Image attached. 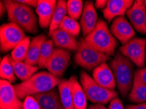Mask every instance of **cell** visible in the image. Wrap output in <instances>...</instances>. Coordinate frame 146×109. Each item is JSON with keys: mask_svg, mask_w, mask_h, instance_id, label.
<instances>
[{"mask_svg": "<svg viewBox=\"0 0 146 109\" xmlns=\"http://www.w3.org/2000/svg\"><path fill=\"white\" fill-rule=\"evenodd\" d=\"M23 109H41V107L37 100L32 95H29L24 99Z\"/></svg>", "mask_w": 146, "mask_h": 109, "instance_id": "obj_30", "label": "cell"}, {"mask_svg": "<svg viewBox=\"0 0 146 109\" xmlns=\"http://www.w3.org/2000/svg\"><path fill=\"white\" fill-rule=\"evenodd\" d=\"M72 90L73 101L76 109H87V95L75 75H73Z\"/></svg>", "mask_w": 146, "mask_h": 109, "instance_id": "obj_22", "label": "cell"}, {"mask_svg": "<svg viewBox=\"0 0 146 109\" xmlns=\"http://www.w3.org/2000/svg\"><path fill=\"white\" fill-rule=\"evenodd\" d=\"M47 40V37L43 34L37 35L31 40L29 49L24 61L25 63L34 66L38 65L41 46Z\"/></svg>", "mask_w": 146, "mask_h": 109, "instance_id": "obj_19", "label": "cell"}, {"mask_svg": "<svg viewBox=\"0 0 146 109\" xmlns=\"http://www.w3.org/2000/svg\"><path fill=\"white\" fill-rule=\"evenodd\" d=\"M127 16L137 32L146 35V7L143 0H136L127 11Z\"/></svg>", "mask_w": 146, "mask_h": 109, "instance_id": "obj_11", "label": "cell"}, {"mask_svg": "<svg viewBox=\"0 0 146 109\" xmlns=\"http://www.w3.org/2000/svg\"><path fill=\"white\" fill-rule=\"evenodd\" d=\"M80 84L87 99L94 104L104 105L118 96L117 92L102 87L85 71L81 72Z\"/></svg>", "mask_w": 146, "mask_h": 109, "instance_id": "obj_6", "label": "cell"}, {"mask_svg": "<svg viewBox=\"0 0 146 109\" xmlns=\"http://www.w3.org/2000/svg\"><path fill=\"white\" fill-rule=\"evenodd\" d=\"M98 21V15L93 3L92 1H87L84 5L80 20V26L83 34L87 36L91 33L96 28Z\"/></svg>", "mask_w": 146, "mask_h": 109, "instance_id": "obj_15", "label": "cell"}, {"mask_svg": "<svg viewBox=\"0 0 146 109\" xmlns=\"http://www.w3.org/2000/svg\"><path fill=\"white\" fill-rule=\"evenodd\" d=\"M59 28L73 35L75 37L79 36L81 30L80 24L76 20L73 19L69 16H66L62 22Z\"/></svg>", "mask_w": 146, "mask_h": 109, "instance_id": "obj_28", "label": "cell"}, {"mask_svg": "<svg viewBox=\"0 0 146 109\" xmlns=\"http://www.w3.org/2000/svg\"><path fill=\"white\" fill-rule=\"evenodd\" d=\"M134 75L140 78L141 81L144 82L145 84H146V67H145L143 68H141V69H137L136 71H135Z\"/></svg>", "mask_w": 146, "mask_h": 109, "instance_id": "obj_32", "label": "cell"}, {"mask_svg": "<svg viewBox=\"0 0 146 109\" xmlns=\"http://www.w3.org/2000/svg\"><path fill=\"white\" fill-rule=\"evenodd\" d=\"M31 43L30 37H26L23 41L15 46L11 52V58L16 61H24Z\"/></svg>", "mask_w": 146, "mask_h": 109, "instance_id": "obj_26", "label": "cell"}, {"mask_svg": "<svg viewBox=\"0 0 146 109\" xmlns=\"http://www.w3.org/2000/svg\"><path fill=\"white\" fill-rule=\"evenodd\" d=\"M144 4H145V5L146 7V0H145V1H144Z\"/></svg>", "mask_w": 146, "mask_h": 109, "instance_id": "obj_38", "label": "cell"}, {"mask_svg": "<svg viewBox=\"0 0 146 109\" xmlns=\"http://www.w3.org/2000/svg\"><path fill=\"white\" fill-rule=\"evenodd\" d=\"M88 109H108L103 105V104H91L88 106Z\"/></svg>", "mask_w": 146, "mask_h": 109, "instance_id": "obj_37", "label": "cell"}, {"mask_svg": "<svg viewBox=\"0 0 146 109\" xmlns=\"http://www.w3.org/2000/svg\"><path fill=\"white\" fill-rule=\"evenodd\" d=\"M110 31L122 45L134 38L135 35L134 29L124 16L117 17L112 21Z\"/></svg>", "mask_w": 146, "mask_h": 109, "instance_id": "obj_12", "label": "cell"}, {"mask_svg": "<svg viewBox=\"0 0 146 109\" xmlns=\"http://www.w3.org/2000/svg\"><path fill=\"white\" fill-rule=\"evenodd\" d=\"M6 12L7 9L5 4H4L3 1H0V15H1V17H3V15L5 14Z\"/></svg>", "mask_w": 146, "mask_h": 109, "instance_id": "obj_36", "label": "cell"}, {"mask_svg": "<svg viewBox=\"0 0 146 109\" xmlns=\"http://www.w3.org/2000/svg\"><path fill=\"white\" fill-rule=\"evenodd\" d=\"M107 3L108 1H106V0H96L95 1L94 7L96 9L104 10L106 7V6H107Z\"/></svg>", "mask_w": 146, "mask_h": 109, "instance_id": "obj_34", "label": "cell"}, {"mask_svg": "<svg viewBox=\"0 0 146 109\" xmlns=\"http://www.w3.org/2000/svg\"><path fill=\"white\" fill-rule=\"evenodd\" d=\"M60 81L50 73L41 71L35 73L27 81L14 86V88L19 99H24L29 95L48 92L58 86Z\"/></svg>", "mask_w": 146, "mask_h": 109, "instance_id": "obj_1", "label": "cell"}, {"mask_svg": "<svg viewBox=\"0 0 146 109\" xmlns=\"http://www.w3.org/2000/svg\"><path fill=\"white\" fill-rule=\"evenodd\" d=\"M119 51L139 69L145 67L146 39L134 37L121 46Z\"/></svg>", "mask_w": 146, "mask_h": 109, "instance_id": "obj_8", "label": "cell"}, {"mask_svg": "<svg viewBox=\"0 0 146 109\" xmlns=\"http://www.w3.org/2000/svg\"><path fill=\"white\" fill-rule=\"evenodd\" d=\"M108 109H124L122 101L119 97H115L110 102Z\"/></svg>", "mask_w": 146, "mask_h": 109, "instance_id": "obj_31", "label": "cell"}, {"mask_svg": "<svg viewBox=\"0 0 146 109\" xmlns=\"http://www.w3.org/2000/svg\"><path fill=\"white\" fill-rule=\"evenodd\" d=\"M48 35L53 41L54 45L58 48L67 50H77L78 44L76 37L64 30L58 28L48 33Z\"/></svg>", "mask_w": 146, "mask_h": 109, "instance_id": "obj_17", "label": "cell"}, {"mask_svg": "<svg viewBox=\"0 0 146 109\" xmlns=\"http://www.w3.org/2000/svg\"><path fill=\"white\" fill-rule=\"evenodd\" d=\"M54 49V43L51 39H47L43 43L41 48L38 62V67L39 68L44 69L47 67V65L51 57Z\"/></svg>", "mask_w": 146, "mask_h": 109, "instance_id": "obj_27", "label": "cell"}, {"mask_svg": "<svg viewBox=\"0 0 146 109\" xmlns=\"http://www.w3.org/2000/svg\"><path fill=\"white\" fill-rule=\"evenodd\" d=\"M67 13V1H64V0L57 1L56 8H55L52 20L49 26L48 33L52 32L59 28V26L64 18L67 16L66 15Z\"/></svg>", "mask_w": 146, "mask_h": 109, "instance_id": "obj_24", "label": "cell"}, {"mask_svg": "<svg viewBox=\"0 0 146 109\" xmlns=\"http://www.w3.org/2000/svg\"><path fill=\"white\" fill-rule=\"evenodd\" d=\"M26 37L24 30L17 24L9 22L0 28V48L2 52L13 50Z\"/></svg>", "mask_w": 146, "mask_h": 109, "instance_id": "obj_7", "label": "cell"}, {"mask_svg": "<svg viewBox=\"0 0 146 109\" xmlns=\"http://www.w3.org/2000/svg\"><path fill=\"white\" fill-rule=\"evenodd\" d=\"M70 60L69 51L62 48H54L46 68L48 73L60 79L69 66Z\"/></svg>", "mask_w": 146, "mask_h": 109, "instance_id": "obj_9", "label": "cell"}, {"mask_svg": "<svg viewBox=\"0 0 146 109\" xmlns=\"http://www.w3.org/2000/svg\"><path fill=\"white\" fill-rule=\"evenodd\" d=\"M15 75L22 81H26L35 74L38 70V67L31 65L24 61H16L13 60L11 57Z\"/></svg>", "mask_w": 146, "mask_h": 109, "instance_id": "obj_23", "label": "cell"}, {"mask_svg": "<svg viewBox=\"0 0 146 109\" xmlns=\"http://www.w3.org/2000/svg\"><path fill=\"white\" fill-rule=\"evenodd\" d=\"M73 75L69 79L61 80L58 86V90L60 100L65 109H76L72 96V86Z\"/></svg>", "mask_w": 146, "mask_h": 109, "instance_id": "obj_20", "label": "cell"}, {"mask_svg": "<svg viewBox=\"0 0 146 109\" xmlns=\"http://www.w3.org/2000/svg\"><path fill=\"white\" fill-rule=\"evenodd\" d=\"M129 99L132 103L138 104L146 102V84L135 75L132 87L129 95Z\"/></svg>", "mask_w": 146, "mask_h": 109, "instance_id": "obj_21", "label": "cell"}, {"mask_svg": "<svg viewBox=\"0 0 146 109\" xmlns=\"http://www.w3.org/2000/svg\"><path fill=\"white\" fill-rule=\"evenodd\" d=\"M18 2L19 3L24 4V5H28L30 7L36 8L38 4V1L37 0H17Z\"/></svg>", "mask_w": 146, "mask_h": 109, "instance_id": "obj_33", "label": "cell"}, {"mask_svg": "<svg viewBox=\"0 0 146 109\" xmlns=\"http://www.w3.org/2000/svg\"><path fill=\"white\" fill-rule=\"evenodd\" d=\"M84 9L83 2L81 0H68L67 1V11L68 16L77 20L81 17Z\"/></svg>", "mask_w": 146, "mask_h": 109, "instance_id": "obj_29", "label": "cell"}, {"mask_svg": "<svg viewBox=\"0 0 146 109\" xmlns=\"http://www.w3.org/2000/svg\"><path fill=\"white\" fill-rule=\"evenodd\" d=\"M57 1L55 0H39L35 12L38 17L39 25L42 28L50 26Z\"/></svg>", "mask_w": 146, "mask_h": 109, "instance_id": "obj_16", "label": "cell"}, {"mask_svg": "<svg viewBox=\"0 0 146 109\" xmlns=\"http://www.w3.org/2000/svg\"><path fill=\"white\" fill-rule=\"evenodd\" d=\"M134 1L132 0H110L107 6L103 10L104 18L108 22H112L117 17H122L132 6Z\"/></svg>", "mask_w": 146, "mask_h": 109, "instance_id": "obj_13", "label": "cell"}, {"mask_svg": "<svg viewBox=\"0 0 146 109\" xmlns=\"http://www.w3.org/2000/svg\"><path fill=\"white\" fill-rule=\"evenodd\" d=\"M0 77L1 79L13 83L16 81L14 68H13L11 56L5 55L1 61L0 65Z\"/></svg>", "mask_w": 146, "mask_h": 109, "instance_id": "obj_25", "label": "cell"}, {"mask_svg": "<svg viewBox=\"0 0 146 109\" xmlns=\"http://www.w3.org/2000/svg\"><path fill=\"white\" fill-rule=\"evenodd\" d=\"M0 109H23V103L14 86L3 79L0 81Z\"/></svg>", "mask_w": 146, "mask_h": 109, "instance_id": "obj_10", "label": "cell"}, {"mask_svg": "<svg viewBox=\"0 0 146 109\" xmlns=\"http://www.w3.org/2000/svg\"><path fill=\"white\" fill-rule=\"evenodd\" d=\"M77 49L74 56L77 65L84 69L91 71L100 64L105 63L110 59V57L95 49L81 38L77 41Z\"/></svg>", "mask_w": 146, "mask_h": 109, "instance_id": "obj_5", "label": "cell"}, {"mask_svg": "<svg viewBox=\"0 0 146 109\" xmlns=\"http://www.w3.org/2000/svg\"><path fill=\"white\" fill-rule=\"evenodd\" d=\"M145 61H146V52H145Z\"/></svg>", "mask_w": 146, "mask_h": 109, "instance_id": "obj_39", "label": "cell"}, {"mask_svg": "<svg viewBox=\"0 0 146 109\" xmlns=\"http://www.w3.org/2000/svg\"><path fill=\"white\" fill-rule=\"evenodd\" d=\"M125 109H146V102L145 103L137 104H130V105H127L126 106Z\"/></svg>", "mask_w": 146, "mask_h": 109, "instance_id": "obj_35", "label": "cell"}, {"mask_svg": "<svg viewBox=\"0 0 146 109\" xmlns=\"http://www.w3.org/2000/svg\"><path fill=\"white\" fill-rule=\"evenodd\" d=\"M87 43L108 56L115 55V50L118 43L103 19H99L94 30L85 37Z\"/></svg>", "mask_w": 146, "mask_h": 109, "instance_id": "obj_4", "label": "cell"}, {"mask_svg": "<svg viewBox=\"0 0 146 109\" xmlns=\"http://www.w3.org/2000/svg\"><path fill=\"white\" fill-rule=\"evenodd\" d=\"M92 79L102 87L108 90H115L117 86L113 73L106 62L94 69L92 72Z\"/></svg>", "mask_w": 146, "mask_h": 109, "instance_id": "obj_14", "label": "cell"}, {"mask_svg": "<svg viewBox=\"0 0 146 109\" xmlns=\"http://www.w3.org/2000/svg\"><path fill=\"white\" fill-rule=\"evenodd\" d=\"M3 3L9 22L17 24L28 33L35 34L39 32L37 17L32 7L17 1L5 0Z\"/></svg>", "mask_w": 146, "mask_h": 109, "instance_id": "obj_3", "label": "cell"}, {"mask_svg": "<svg viewBox=\"0 0 146 109\" xmlns=\"http://www.w3.org/2000/svg\"><path fill=\"white\" fill-rule=\"evenodd\" d=\"M32 96L38 102L41 109H65L61 102L58 91L55 88Z\"/></svg>", "mask_w": 146, "mask_h": 109, "instance_id": "obj_18", "label": "cell"}, {"mask_svg": "<svg viewBox=\"0 0 146 109\" xmlns=\"http://www.w3.org/2000/svg\"><path fill=\"white\" fill-rule=\"evenodd\" d=\"M111 67L119 92L125 98L129 95L133 84L134 64L118 50L111 62Z\"/></svg>", "mask_w": 146, "mask_h": 109, "instance_id": "obj_2", "label": "cell"}]
</instances>
